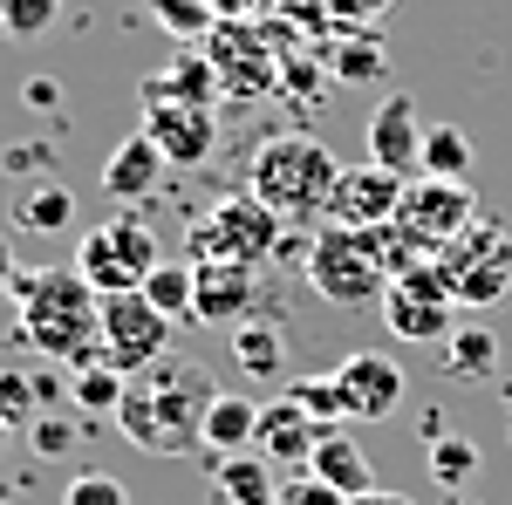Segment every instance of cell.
Listing matches in <instances>:
<instances>
[{
  "label": "cell",
  "mask_w": 512,
  "mask_h": 505,
  "mask_svg": "<svg viewBox=\"0 0 512 505\" xmlns=\"http://www.w3.org/2000/svg\"><path fill=\"white\" fill-rule=\"evenodd\" d=\"M212 403H219V376L205 362H192V355H164L144 376H130L110 424L151 458H192V451H205Z\"/></svg>",
  "instance_id": "obj_1"
},
{
  "label": "cell",
  "mask_w": 512,
  "mask_h": 505,
  "mask_svg": "<svg viewBox=\"0 0 512 505\" xmlns=\"http://www.w3.org/2000/svg\"><path fill=\"white\" fill-rule=\"evenodd\" d=\"M7 301L21 314V342L48 362H69V369H89V362H110L103 355V294L82 280L76 267H21Z\"/></svg>",
  "instance_id": "obj_2"
},
{
  "label": "cell",
  "mask_w": 512,
  "mask_h": 505,
  "mask_svg": "<svg viewBox=\"0 0 512 505\" xmlns=\"http://www.w3.org/2000/svg\"><path fill=\"white\" fill-rule=\"evenodd\" d=\"M342 178V157L321 144L315 130H267L253 157H246V192L260 198L267 212H280L294 233L328 226V198Z\"/></svg>",
  "instance_id": "obj_3"
},
{
  "label": "cell",
  "mask_w": 512,
  "mask_h": 505,
  "mask_svg": "<svg viewBox=\"0 0 512 505\" xmlns=\"http://www.w3.org/2000/svg\"><path fill=\"white\" fill-rule=\"evenodd\" d=\"M301 239H294V226L280 219V212H267L253 192H226L212 198L205 212L192 219V239H185V260H233V267H267V260H280V253H294Z\"/></svg>",
  "instance_id": "obj_4"
},
{
  "label": "cell",
  "mask_w": 512,
  "mask_h": 505,
  "mask_svg": "<svg viewBox=\"0 0 512 505\" xmlns=\"http://www.w3.org/2000/svg\"><path fill=\"white\" fill-rule=\"evenodd\" d=\"M308 287L328 308H383L390 267L376 253V233H362V226H315V239H308Z\"/></svg>",
  "instance_id": "obj_5"
},
{
  "label": "cell",
  "mask_w": 512,
  "mask_h": 505,
  "mask_svg": "<svg viewBox=\"0 0 512 505\" xmlns=\"http://www.w3.org/2000/svg\"><path fill=\"white\" fill-rule=\"evenodd\" d=\"M76 273L96 287V294H130L158 273V233L144 219H103L76 239Z\"/></svg>",
  "instance_id": "obj_6"
},
{
  "label": "cell",
  "mask_w": 512,
  "mask_h": 505,
  "mask_svg": "<svg viewBox=\"0 0 512 505\" xmlns=\"http://www.w3.org/2000/svg\"><path fill=\"white\" fill-rule=\"evenodd\" d=\"M437 267L451 273L458 308H492V301L512 294V233H499V226L478 212L472 226L437 253Z\"/></svg>",
  "instance_id": "obj_7"
},
{
  "label": "cell",
  "mask_w": 512,
  "mask_h": 505,
  "mask_svg": "<svg viewBox=\"0 0 512 505\" xmlns=\"http://www.w3.org/2000/svg\"><path fill=\"white\" fill-rule=\"evenodd\" d=\"M383 321H390L396 342H451V328H458V294H451V273L424 260V267L396 273L390 294H383Z\"/></svg>",
  "instance_id": "obj_8"
},
{
  "label": "cell",
  "mask_w": 512,
  "mask_h": 505,
  "mask_svg": "<svg viewBox=\"0 0 512 505\" xmlns=\"http://www.w3.org/2000/svg\"><path fill=\"white\" fill-rule=\"evenodd\" d=\"M103 355L117 362L123 376H144L151 362L171 355V314L151 308L144 287H130V294H103Z\"/></svg>",
  "instance_id": "obj_9"
},
{
  "label": "cell",
  "mask_w": 512,
  "mask_h": 505,
  "mask_svg": "<svg viewBox=\"0 0 512 505\" xmlns=\"http://www.w3.org/2000/svg\"><path fill=\"white\" fill-rule=\"evenodd\" d=\"M335 389H342V417H355V424H390L396 410H403V396H410L396 355H383V349L342 355L335 362Z\"/></svg>",
  "instance_id": "obj_10"
},
{
  "label": "cell",
  "mask_w": 512,
  "mask_h": 505,
  "mask_svg": "<svg viewBox=\"0 0 512 505\" xmlns=\"http://www.w3.org/2000/svg\"><path fill=\"white\" fill-rule=\"evenodd\" d=\"M396 219L424 239L431 253H444V246L478 219V198H472V185H458V178H410V185H403V205H396Z\"/></svg>",
  "instance_id": "obj_11"
},
{
  "label": "cell",
  "mask_w": 512,
  "mask_h": 505,
  "mask_svg": "<svg viewBox=\"0 0 512 505\" xmlns=\"http://www.w3.org/2000/svg\"><path fill=\"white\" fill-rule=\"evenodd\" d=\"M403 171H383V164H342V178H335V198H328V226H390L396 205H403Z\"/></svg>",
  "instance_id": "obj_12"
},
{
  "label": "cell",
  "mask_w": 512,
  "mask_h": 505,
  "mask_svg": "<svg viewBox=\"0 0 512 505\" xmlns=\"http://www.w3.org/2000/svg\"><path fill=\"white\" fill-rule=\"evenodd\" d=\"M260 308V273L233 260H192V321L198 328H239Z\"/></svg>",
  "instance_id": "obj_13"
},
{
  "label": "cell",
  "mask_w": 512,
  "mask_h": 505,
  "mask_svg": "<svg viewBox=\"0 0 512 505\" xmlns=\"http://www.w3.org/2000/svg\"><path fill=\"white\" fill-rule=\"evenodd\" d=\"M144 137L171 157V171H198L219 151V117L198 103H144Z\"/></svg>",
  "instance_id": "obj_14"
},
{
  "label": "cell",
  "mask_w": 512,
  "mask_h": 505,
  "mask_svg": "<svg viewBox=\"0 0 512 505\" xmlns=\"http://www.w3.org/2000/svg\"><path fill=\"white\" fill-rule=\"evenodd\" d=\"M424 130H431V123L417 117V103H410V96H383V103L369 110V130H362L369 164L417 178V164H424Z\"/></svg>",
  "instance_id": "obj_15"
},
{
  "label": "cell",
  "mask_w": 512,
  "mask_h": 505,
  "mask_svg": "<svg viewBox=\"0 0 512 505\" xmlns=\"http://www.w3.org/2000/svg\"><path fill=\"white\" fill-rule=\"evenodd\" d=\"M342 424H321V417H308L294 396H274V403H260V430H253V451L260 458H274V465H301L308 471V458L321 451V437Z\"/></svg>",
  "instance_id": "obj_16"
},
{
  "label": "cell",
  "mask_w": 512,
  "mask_h": 505,
  "mask_svg": "<svg viewBox=\"0 0 512 505\" xmlns=\"http://www.w3.org/2000/svg\"><path fill=\"white\" fill-rule=\"evenodd\" d=\"M164 178H171V157L144 137V130H130L117 151L103 157V198H117V205H144V198H158L164 192Z\"/></svg>",
  "instance_id": "obj_17"
},
{
  "label": "cell",
  "mask_w": 512,
  "mask_h": 505,
  "mask_svg": "<svg viewBox=\"0 0 512 505\" xmlns=\"http://www.w3.org/2000/svg\"><path fill=\"white\" fill-rule=\"evenodd\" d=\"M219 96H226V82L212 69V55H198V48H178V62H164L158 76L137 82V103H198V110H219Z\"/></svg>",
  "instance_id": "obj_18"
},
{
  "label": "cell",
  "mask_w": 512,
  "mask_h": 505,
  "mask_svg": "<svg viewBox=\"0 0 512 505\" xmlns=\"http://www.w3.org/2000/svg\"><path fill=\"white\" fill-rule=\"evenodd\" d=\"M14 226H21V233H41V239L69 233V226H76V192H69V178L55 171V178L14 185Z\"/></svg>",
  "instance_id": "obj_19"
},
{
  "label": "cell",
  "mask_w": 512,
  "mask_h": 505,
  "mask_svg": "<svg viewBox=\"0 0 512 505\" xmlns=\"http://www.w3.org/2000/svg\"><path fill=\"white\" fill-rule=\"evenodd\" d=\"M308 478H321V485H335L342 499H362V492H376V471H369V451L355 444L349 430H328V437H321V451L308 458Z\"/></svg>",
  "instance_id": "obj_20"
},
{
  "label": "cell",
  "mask_w": 512,
  "mask_h": 505,
  "mask_svg": "<svg viewBox=\"0 0 512 505\" xmlns=\"http://www.w3.org/2000/svg\"><path fill=\"white\" fill-rule=\"evenodd\" d=\"M219 499L226 505H280V485H274V458H260V451H233V458H219Z\"/></svg>",
  "instance_id": "obj_21"
},
{
  "label": "cell",
  "mask_w": 512,
  "mask_h": 505,
  "mask_svg": "<svg viewBox=\"0 0 512 505\" xmlns=\"http://www.w3.org/2000/svg\"><path fill=\"white\" fill-rule=\"evenodd\" d=\"M253 430H260V403H253V396H233V389H219V403H212V417H205V451H212V458L253 451Z\"/></svg>",
  "instance_id": "obj_22"
},
{
  "label": "cell",
  "mask_w": 512,
  "mask_h": 505,
  "mask_svg": "<svg viewBox=\"0 0 512 505\" xmlns=\"http://www.w3.org/2000/svg\"><path fill=\"white\" fill-rule=\"evenodd\" d=\"M233 362L246 383H274L280 369H287V335H280L274 321H239L233 328Z\"/></svg>",
  "instance_id": "obj_23"
},
{
  "label": "cell",
  "mask_w": 512,
  "mask_h": 505,
  "mask_svg": "<svg viewBox=\"0 0 512 505\" xmlns=\"http://www.w3.org/2000/svg\"><path fill=\"white\" fill-rule=\"evenodd\" d=\"M328 76L342 82V89L383 82V41H376V28H342L335 48H328Z\"/></svg>",
  "instance_id": "obj_24"
},
{
  "label": "cell",
  "mask_w": 512,
  "mask_h": 505,
  "mask_svg": "<svg viewBox=\"0 0 512 505\" xmlns=\"http://www.w3.org/2000/svg\"><path fill=\"white\" fill-rule=\"evenodd\" d=\"M444 376H499V335L492 328H451V342H437Z\"/></svg>",
  "instance_id": "obj_25"
},
{
  "label": "cell",
  "mask_w": 512,
  "mask_h": 505,
  "mask_svg": "<svg viewBox=\"0 0 512 505\" xmlns=\"http://www.w3.org/2000/svg\"><path fill=\"white\" fill-rule=\"evenodd\" d=\"M123 389H130V376H123L117 362H89V369L69 376V403H76L82 417H117Z\"/></svg>",
  "instance_id": "obj_26"
},
{
  "label": "cell",
  "mask_w": 512,
  "mask_h": 505,
  "mask_svg": "<svg viewBox=\"0 0 512 505\" xmlns=\"http://www.w3.org/2000/svg\"><path fill=\"white\" fill-rule=\"evenodd\" d=\"M417 178H472V137L458 130V123H431L424 130V164H417Z\"/></svg>",
  "instance_id": "obj_27"
},
{
  "label": "cell",
  "mask_w": 512,
  "mask_h": 505,
  "mask_svg": "<svg viewBox=\"0 0 512 505\" xmlns=\"http://www.w3.org/2000/svg\"><path fill=\"white\" fill-rule=\"evenodd\" d=\"M48 410V383H41V369H0V424H14V430H28Z\"/></svg>",
  "instance_id": "obj_28"
},
{
  "label": "cell",
  "mask_w": 512,
  "mask_h": 505,
  "mask_svg": "<svg viewBox=\"0 0 512 505\" xmlns=\"http://www.w3.org/2000/svg\"><path fill=\"white\" fill-rule=\"evenodd\" d=\"M144 14L158 21L164 35H178L185 48H192V41H212V28H219L212 0H144Z\"/></svg>",
  "instance_id": "obj_29"
},
{
  "label": "cell",
  "mask_w": 512,
  "mask_h": 505,
  "mask_svg": "<svg viewBox=\"0 0 512 505\" xmlns=\"http://www.w3.org/2000/svg\"><path fill=\"white\" fill-rule=\"evenodd\" d=\"M151 308L171 314V321H192V260H158V273L144 280Z\"/></svg>",
  "instance_id": "obj_30"
},
{
  "label": "cell",
  "mask_w": 512,
  "mask_h": 505,
  "mask_svg": "<svg viewBox=\"0 0 512 505\" xmlns=\"http://www.w3.org/2000/svg\"><path fill=\"white\" fill-rule=\"evenodd\" d=\"M76 417H62V410H41L35 424H28V451H35L41 465H62L69 451H76Z\"/></svg>",
  "instance_id": "obj_31"
},
{
  "label": "cell",
  "mask_w": 512,
  "mask_h": 505,
  "mask_svg": "<svg viewBox=\"0 0 512 505\" xmlns=\"http://www.w3.org/2000/svg\"><path fill=\"white\" fill-rule=\"evenodd\" d=\"M424 465H431L437 485H465V478L478 471V444H472V437H431Z\"/></svg>",
  "instance_id": "obj_32"
},
{
  "label": "cell",
  "mask_w": 512,
  "mask_h": 505,
  "mask_svg": "<svg viewBox=\"0 0 512 505\" xmlns=\"http://www.w3.org/2000/svg\"><path fill=\"white\" fill-rule=\"evenodd\" d=\"M55 21H62V0H7V14H0V35L35 41V35H48Z\"/></svg>",
  "instance_id": "obj_33"
},
{
  "label": "cell",
  "mask_w": 512,
  "mask_h": 505,
  "mask_svg": "<svg viewBox=\"0 0 512 505\" xmlns=\"http://www.w3.org/2000/svg\"><path fill=\"white\" fill-rule=\"evenodd\" d=\"M287 396H294L308 417H321V424H342V389H335V369H328V376H294Z\"/></svg>",
  "instance_id": "obj_34"
},
{
  "label": "cell",
  "mask_w": 512,
  "mask_h": 505,
  "mask_svg": "<svg viewBox=\"0 0 512 505\" xmlns=\"http://www.w3.org/2000/svg\"><path fill=\"white\" fill-rule=\"evenodd\" d=\"M280 96H294V103H315L321 89H335V76H328V62H308V55H287L280 62Z\"/></svg>",
  "instance_id": "obj_35"
},
{
  "label": "cell",
  "mask_w": 512,
  "mask_h": 505,
  "mask_svg": "<svg viewBox=\"0 0 512 505\" xmlns=\"http://www.w3.org/2000/svg\"><path fill=\"white\" fill-rule=\"evenodd\" d=\"M55 171H62L55 137H28V144H14V151H7V178H14V185H28V178H55Z\"/></svg>",
  "instance_id": "obj_36"
},
{
  "label": "cell",
  "mask_w": 512,
  "mask_h": 505,
  "mask_svg": "<svg viewBox=\"0 0 512 505\" xmlns=\"http://www.w3.org/2000/svg\"><path fill=\"white\" fill-rule=\"evenodd\" d=\"M62 505H130V485L110 478V471H76L69 492H62Z\"/></svg>",
  "instance_id": "obj_37"
},
{
  "label": "cell",
  "mask_w": 512,
  "mask_h": 505,
  "mask_svg": "<svg viewBox=\"0 0 512 505\" xmlns=\"http://www.w3.org/2000/svg\"><path fill=\"white\" fill-rule=\"evenodd\" d=\"M390 7L396 0H328V21H335V35H342V28H376Z\"/></svg>",
  "instance_id": "obj_38"
},
{
  "label": "cell",
  "mask_w": 512,
  "mask_h": 505,
  "mask_svg": "<svg viewBox=\"0 0 512 505\" xmlns=\"http://www.w3.org/2000/svg\"><path fill=\"white\" fill-rule=\"evenodd\" d=\"M21 103H28L35 117H62V82L55 76H28L21 82Z\"/></svg>",
  "instance_id": "obj_39"
},
{
  "label": "cell",
  "mask_w": 512,
  "mask_h": 505,
  "mask_svg": "<svg viewBox=\"0 0 512 505\" xmlns=\"http://www.w3.org/2000/svg\"><path fill=\"white\" fill-rule=\"evenodd\" d=\"M212 14L219 21H274L280 0H212Z\"/></svg>",
  "instance_id": "obj_40"
},
{
  "label": "cell",
  "mask_w": 512,
  "mask_h": 505,
  "mask_svg": "<svg viewBox=\"0 0 512 505\" xmlns=\"http://www.w3.org/2000/svg\"><path fill=\"white\" fill-rule=\"evenodd\" d=\"M280 505H349V499H342L335 485H321V478H301V485H294Z\"/></svg>",
  "instance_id": "obj_41"
},
{
  "label": "cell",
  "mask_w": 512,
  "mask_h": 505,
  "mask_svg": "<svg viewBox=\"0 0 512 505\" xmlns=\"http://www.w3.org/2000/svg\"><path fill=\"white\" fill-rule=\"evenodd\" d=\"M14 273H21V267H14V246H7V233H0V301H7V287H14Z\"/></svg>",
  "instance_id": "obj_42"
},
{
  "label": "cell",
  "mask_w": 512,
  "mask_h": 505,
  "mask_svg": "<svg viewBox=\"0 0 512 505\" xmlns=\"http://www.w3.org/2000/svg\"><path fill=\"white\" fill-rule=\"evenodd\" d=\"M349 505H417V499H403V492H390V485H376V492H362V499Z\"/></svg>",
  "instance_id": "obj_43"
},
{
  "label": "cell",
  "mask_w": 512,
  "mask_h": 505,
  "mask_svg": "<svg viewBox=\"0 0 512 505\" xmlns=\"http://www.w3.org/2000/svg\"><path fill=\"white\" fill-rule=\"evenodd\" d=\"M7 430H14V424H0V451H7Z\"/></svg>",
  "instance_id": "obj_44"
},
{
  "label": "cell",
  "mask_w": 512,
  "mask_h": 505,
  "mask_svg": "<svg viewBox=\"0 0 512 505\" xmlns=\"http://www.w3.org/2000/svg\"><path fill=\"white\" fill-rule=\"evenodd\" d=\"M0 505H7V485H0Z\"/></svg>",
  "instance_id": "obj_45"
},
{
  "label": "cell",
  "mask_w": 512,
  "mask_h": 505,
  "mask_svg": "<svg viewBox=\"0 0 512 505\" xmlns=\"http://www.w3.org/2000/svg\"><path fill=\"white\" fill-rule=\"evenodd\" d=\"M0 14H7V0H0Z\"/></svg>",
  "instance_id": "obj_46"
}]
</instances>
